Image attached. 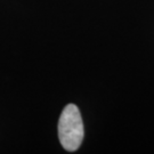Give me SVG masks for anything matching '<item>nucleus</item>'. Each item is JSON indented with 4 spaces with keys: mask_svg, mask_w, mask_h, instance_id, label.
Wrapping results in <instances>:
<instances>
[{
    "mask_svg": "<svg viewBox=\"0 0 154 154\" xmlns=\"http://www.w3.org/2000/svg\"><path fill=\"white\" fill-rule=\"evenodd\" d=\"M82 118L74 104H67L58 120V138L64 149L69 152L77 151L83 140Z\"/></svg>",
    "mask_w": 154,
    "mask_h": 154,
    "instance_id": "nucleus-1",
    "label": "nucleus"
}]
</instances>
